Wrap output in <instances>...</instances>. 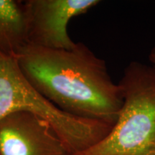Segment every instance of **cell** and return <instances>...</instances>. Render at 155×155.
<instances>
[{"instance_id": "obj_5", "label": "cell", "mask_w": 155, "mask_h": 155, "mask_svg": "<svg viewBox=\"0 0 155 155\" xmlns=\"http://www.w3.org/2000/svg\"><path fill=\"white\" fill-rule=\"evenodd\" d=\"M0 155H71L47 121L27 111L0 120Z\"/></svg>"}, {"instance_id": "obj_1", "label": "cell", "mask_w": 155, "mask_h": 155, "mask_svg": "<svg viewBox=\"0 0 155 155\" xmlns=\"http://www.w3.org/2000/svg\"><path fill=\"white\" fill-rule=\"evenodd\" d=\"M25 78L65 113L114 125L124 104L105 61L82 42L71 50L28 45L17 58Z\"/></svg>"}, {"instance_id": "obj_2", "label": "cell", "mask_w": 155, "mask_h": 155, "mask_svg": "<svg viewBox=\"0 0 155 155\" xmlns=\"http://www.w3.org/2000/svg\"><path fill=\"white\" fill-rule=\"evenodd\" d=\"M124 104L107 137L78 155H155V66L133 61L119 82Z\"/></svg>"}, {"instance_id": "obj_3", "label": "cell", "mask_w": 155, "mask_h": 155, "mask_svg": "<svg viewBox=\"0 0 155 155\" xmlns=\"http://www.w3.org/2000/svg\"><path fill=\"white\" fill-rule=\"evenodd\" d=\"M17 111H30L47 121L71 155L98 144L114 126L60 110L31 86L20 71L17 58L0 53V120Z\"/></svg>"}, {"instance_id": "obj_4", "label": "cell", "mask_w": 155, "mask_h": 155, "mask_svg": "<svg viewBox=\"0 0 155 155\" xmlns=\"http://www.w3.org/2000/svg\"><path fill=\"white\" fill-rule=\"evenodd\" d=\"M98 0H28L29 44L55 50H71L76 42L68 33L73 17L86 13Z\"/></svg>"}, {"instance_id": "obj_6", "label": "cell", "mask_w": 155, "mask_h": 155, "mask_svg": "<svg viewBox=\"0 0 155 155\" xmlns=\"http://www.w3.org/2000/svg\"><path fill=\"white\" fill-rule=\"evenodd\" d=\"M29 45L25 2L0 0V53L17 58Z\"/></svg>"}]
</instances>
